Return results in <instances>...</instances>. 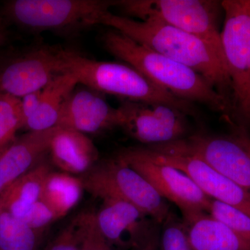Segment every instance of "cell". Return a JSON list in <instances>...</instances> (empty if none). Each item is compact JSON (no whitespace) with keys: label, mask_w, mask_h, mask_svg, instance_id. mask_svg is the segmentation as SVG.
Returning <instances> with one entry per match:
<instances>
[{"label":"cell","mask_w":250,"mask_h":250,"mask_svg":"<svg viewBox=\"0 0 250 250\" xmlns=\"http://www.w3.org/2000/svg\"><path fill=\"white\" fill-rule=\"evenodd\" d=\"M98 24L111 27L200 74L225 99L231 112V82L221 49L165 23L152 20L136 21L109 11L102 15Z\"/></svg>","instance_id":"6da1fadb"},{"label":"cell","mask_w":250,"mask_h":250,"mask_svg":"<svg viewBox=\"0 0 250 250\" xmlns=\"http://www.w3.org/2000/svg\"><path fill=\"white\" fill-rule=\"evenodd\" d=\"M103 42L110 54L134 67L159 88L190 103L202 104L213 111L231 113L225 99L192 69L114 29L104 34Z\"/></svg>","instance_id":"7a4b0ae2"},{"label":"cell","mask_w":250,"mask_h":250,"mask_svg":"<svg viewBox=\"0 0 250 250\" xmlns=\"http://www.w3.org/2000/svg\"><path fill=\"white\" fill-rule=\"evenodd\" d=\"M59 54L63 72L76 77L79 84L123 100L166 104L188 116L195 114L193 104L159 88L129 65L98 62L71 49L59 48Z\"/></svg>","instance_id":"3957f363"},{"label":"cell","mask_w":250,"mask_h":250,"mask_svg":"<svg viewBox=\"0 0 250 250\" xmlns=\"http://www.w3.org/2000/svg\"><path fill=\"white\" fill-rule=\"evenodd\" d=\"M225 14L222 50L232 91L231 115L250 126V0L221 1Z\"/></svg>","instance_id":"277c9868"},{"label":"cell","mask_w":250,"mask_h":250,"mask_svg":"<svg viewBox=\"0 0 250 250\" xmlns=\"http://www.w3.org/2000/svg\"><path fill=\"white\" fill-rule=\"evenodd\" d=\"M80 178L83 189L94 196L128 202L160 225L170 213L165 199L118 157L95 164Z\"/></svg>","instance_id":"5b68a950"},{"label":"cell","mask_w":250,"mask_h":250,"mask_svg":"<svg viewBox=\"0 0 250 250\" xmlns=\"http://www.w3.org/2000/svg\"><path fill=\"white\" fill-rule=\"evenodd\" d=\"M115 4L106 0H13L5 3L1 14L28 30H63L98 25Z\"/></svg>","instance_id":"8992f818"},{"label":"cell","mask_w":250,"mask_h":250,"mask_svg":"<svg viewBox=\"0 0 250 250\" xmlns=\"http://www.w3.org/2000/svg\"><path fill=\"white\" fill-rule=\"evenodd\" d=\"M115 6L126 16L140 21L152 20L178 28L222 50L218 24L221 2L213 0H122L116 1Z\"/></svg>","instance_id":"52a82bcc"},{"label":"cell","mask_w":250,"mask_h":250,"mask_svg":"<svg viewBox=\"0 0 250 250\" xmlns=\"http://www.w3.org/2000/svg\"><path fill=\"white\" fill-rule=\"evenodd\" d=\"M117 157L141 174L163 198L177 206L183 218L207 213L210 197L187 174L156 159L147 147L126 148Z\"/></svg>","instance_id":"ba28073f"},{"label":"cell","mask_w":250,"mask_h":250,"mask_svg":"<svg viewBox=\"0 0 250 250\" xmlns=\"http://www.w3.org/2000/svg\"><path fill=\"white\" fill-rule=\"evenodd\" d=\"M118 108V126L148 146L178 141L187 133L188 115L170 105L123 100Z\"/></svg>","instance_id":"9c48e42d"},{"label":"cell","mask_w":250,"mask_h":250,"mask_svg":"<svg viewBox=\"0 0 250 250\" xmlns=\"http://www.w3.org/2000/svg\"><path fill=\"white\" fill-rule=\"evenodd\" d=\"M156 159L187 174L210 199L236 207L250 216V194L207 164L198 156L186 152L174 142L149 146Z\"/></svg>","instance_id":"30bf717a"},{"label":"cell","mask_w":250,"mask_h":250,"mask_svg":"<svg viewBox=\"0 0 250 250\" xmlns=\"http://www.w3.org/2000/svg\"><path fill=\"white\" fill-rule=\"evenodd\" d=\"M64 73L59 48L39 46L0 63V94L22 98Z\"/></svg>","instance_id":"8fae6325"},{"label":"cell","mask_w":250,"mask_h":250,"mask_svg":"<svg viewBox=\"0 0 250 250\" xmlns=\"http://www.w3.org/2000/svg\"><path fill=\"white\" fill-rule=\"evenodd\" d=\"M174 143L186 152L200 157L250 194V154L236 134L195 135Z\"/></svg>","instance_id":"7c38bea8"},{"label":"cell","mask_w":250,"mask_h":250,"mask_svg":"<svg viewBox=\"0 0 250 250\" xmlns=\"http://www.w3.org/2000/svg\"><path fill=\"white\" fill-rule=\"evenodd\" d=\"M95 215L99 228L111 246L134 250L159 224L136 206L121 200H103Z\"/></svg>","instance_id":"4fadbf2b"},{"label":"cell","mask_w":250,"mask_h":250,"mask_svg":"<svg viewBox=\"0 0 250 250\" xmlns=\"http://www.w3.org/2000/svg\"><path fill=\"white\" fill-rule=\"evenodd\" d=\"M120 111L90 88H75L62 106L57 126L94 134L119 125Z\"/></svg>","instance_id":"5bb4252c"},{"label":"cell","mask_w":250,"mask_h":250,"mask_svg":"<svg viewBox=\"0 0 250 250\" xmlns=\"http://www.w3.org/2000/svg\"><path fill=\"white\" fill-rule=\"evenodd\" d=\"M58 126L42 131H29L17 138L0 154V174L6 188L33 168L49 152Z\"/></svg>","instance_id":"9a60e30c"},{"label":"cell","mask_w":250,"mask_h":250,"mask_svg":"<svg viewBox=\"0 0 250 250\" xmlns=\"http://www.w3.org/2000/svg\"><path fill=\"white\" fill-rule=\"evenodd\" d=\"M54 165L68 174H83L96 164L98 151L80 131L58 126L49 150Z\"/></svg>","instance_id":"2e32d148"},{"label":"cell","mask_w":250,"mask_h":250,"mask_svg":"<svg viewBox=\"0 0 250 250\" xmlns=\"http://www.w3.org/2000/svg\"><path fill=\"white\" fill-rule=\"evenodd\" d=\"M193 250H250V243L206 212L183 218Z\"/></svg>","instance_id":"e0dca14e"},{"label":"cell","mask_w":250,"mask_h":250,"mask_svg":"<svg viewBox=\"0 0 250 250\" xmlns=\"http://www.w3.org/2000/svg\"><path fill=\"white\" fill-rule=\"evenodd\" d=\"M50 172L48 164L42 162L10 184L0 195V211L21 220L39 200L42 184Z\"/></svg>","instance_id":"ac0fdd59"},{"label":"cell","mask_w":250,"mask_h":250,"mask_svg":"<svg viewBox=\"0 0 250 250\" xmlns=\"http://www.w3.org/2000/svg\"><path fill=\"white\" fill-rule=\"evenodd\" d=\"M78 84L76 77L68 72L55 77L42 90L39 109L24 128L32 131L57 126L64 103Z\"/></svg>","instance_id":"d6986e66"},{"label":"cell","mask_w":250,"mask_h":250,"mask_svg":"<svg viewBox=\"0 0 250 250\" xmlns=\"http://www.w3.org/2000/svg\"><path fill=\"white\" fill-rule=\"evenodd\" d=\"M83 189L80 178L66 172H50L42 184L39 200L48 207L57 220L77 205Z\"/></svg>","instance_id":"ffe728a7"},{"label":"cell","mask_w":250,"mask_h":250,"mask_svg":"<svg viewBox=\"0 0 250 250\" xmlns=\"http://www.w3.org/2000/svg\"><path fill=\"white\" fill-rule=\"evenodd\" d=\"M39 233L6 211H0V250H38Z\"/></svg>","instance_id":"44dd1931"},{"label":"cell","mask_w":250,"mask_h":250,"mask_svg":"<svg viewBox=\"0 0 250 250\" xmlns=\"http://www.w3.org/2000/svg\"><path fill=\"white\" fill-rule=\"evenodd\" d=\"M21 128V98L0 94V153L16 141V133Z\"/></svg>","instance_id":"7402d4cb"},{"label":"cell","mask_w":250,"mask_h":250,"mask_svg":"<svg viewBox=\"0 0 250 250\" xmlns=\"http://www.w3.org/2000/svg\"><path fill=\"white\" fill-rule=\"evenodd\" d=\"M207 213L250 243V216L244 211L210 199Z\"/></svg>","instance_id":"603a6c76"},{"label":"cell","mask_w":250,"mask_h":250,"mask_svg":"<svg viewBox=\"0 0 250 250\" xmlns=\"http://www.w3.org/2000/svg\"><path fill=\"white\" fill-rule=\"evenodd\" d=\"M159 237V250H192L183 221H180L171 212L161 224Z\"/></svg>","instance_id":"cb8c5ba5"},{"label":"cell","mask_w":250,"mask_h":250,"mask_svg":"<svg viewBox=\"0 0 250 250\" xmlns=\"http://www.w3.org/2000/svg\"><path fill=\"white\" fill-rule=\"evenodd\" d=\"M77 218L82 240L81 250H114L99 228L96 215L83 213Z\"/></svg>","instance_id":"d4e9b609"},{"label":"cell","mask_w":250,"mask_h":250,"mask_svg":"<svg viewBox=\"0 0 250 250\" xmlns=\"http://www.w3.org/2000/svg\"><path fill=\"white\" fill-rule=\"evenodd\" d=\"M55 220L53 212L43 202L38 200L20 220L38 232Z\"/></svg>","instance_id":"484cf974"},{"label":"cell","mask_w":250,"mask_h":250,"mask_svg":"<svg viewBox=\"0 0 250 250\" xmlns=\"http://www.w3.org/2000/svg\"><path fill=\"white\" fill-rule=\"evenodd\" d=\"M81 245L80 223L77 217L57 237L48 250H81Z\"/></svg>","instance_id":"4316f807"},{"label":"cell","mask_w":250,"mask_h":250,"mask_svg":"<svg viewBox=\"0 0 250 250\" xmlns=\"http://www.w3.org/2000/svg\"><path fill=\"white\" fill-rule=\"evenodd\" d=\"M43 89V88H42ZM42 90L27 94L21 98V114H22L23 128L28 120L34 116L38 109L42 95Z\"/></svg>","instance_id":"83f0119b"},{"label":"cell","mask_w":250,"mask_h":250,"mask_svg":"<svg viewBox=\"0 0 250 250\" xmlns=\"http://www.w3.org/2000/svg\"><path fill=\"white\" fill-rule=\"evenodd\" d=\"M159 224H156L146 239L135 250H159L160 229Z\"/></svg>","instance_id":"f1b7e54d"},{"label":"cell","mask_w":250,"mask_h":250,"mask_svg":"<svg viewBox=\"0 0 250 250\" xmlns=\"http://www.w3.org/2000/svg\"><path fill=\"white\" fill-rule=\"evenodd\" d=\"M236 135L250 154V136L247 132L246 129L244 128H241L239 131L236 133Z\"/></svg>","instance_id":"f546056e"},{"label":"cell","mask_w":250,"mask_h":250,"mask_svg":"<svg viewBox=\"0 0 250 250\" xmlns=\"http://www.w3.org/2000/svg\"><path fill=\"white\" fill-rule=\"evenodd\" d=\"M6 39H7V30L5 25L4 16L1 13H0V47L4 45Z\"/></svg>","instance_id":"4dcf8cb0"},{"label":"cell","mask_w":250,"mask_h":250,"mask_svg":"<svg viewBox=\"0 0 250 250\" xmlns=\"http://www.w3.org/2000/svg\"><path fill=\"white\" fill-rule=\"evenodd\" d=\"M1 153H0V154H1ZM6 188V184H4V181H3L2 178H1V174H0V195H1V194L3 192H4V190Z\"/></svg>","instance_id":"1f68e13d"}]
</instances>
